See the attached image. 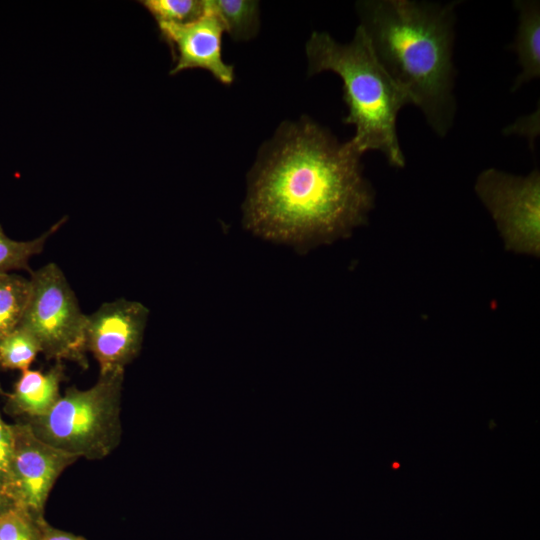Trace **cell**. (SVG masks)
<instances>
[{
  "label": "cell",
  "instance_id": "obj_1",
  "mask_svg": "<svg viewBox=\"0 0 540 540\" xmlns=\"http://www.w3.org/2000/svg\"><path fill=\"white\" fill-rule=\"evenodd\" d=\"M361 156L350 140L339 142L308 117L282 124L251 171L246 226L296 244L347 234L373 206Z\"/></svg>",
  "mask_w": 540,
  "mask_h": 540
},
{
  "label": "cell",
  "instance_id": "obj_2",
  "mask_svg": "<svg viewBox=\"0 0 540 540\" xmlns=\"http://www.w3.org/2000/svg\"><path fill=\"white\" fill-rule=\"evenodd\" d=\"M456 5L412 0L356 4L359 26L379 62L439 137L449 132L456 113Z\"/></svg>",
  "mask_w": 540,
  "mask_h": 540
},
{
  "label": "cell",
  "instance_id": "obj_3",
  "mask_svg": "<svg viewBox=\"0 0 540 540\" xmlns=\"http://www.w3.org/2000/svg\"><path fill=\"white\" fill-rule=\"evenodd\" d=\"M308 74L332 71L343 82L348 114L353 125L351 143L362 155L379 151L397 168L405 165L396 122L399 111L411 100L376 57L363 29L356 28L349 43H339L326 32H313L306 43Z\"/></svg>",
  "mask_w": 540,
  "mask_h": 540
},
{
  "label": "cell",
  "instance_id": "obj_4",
  "mask_svg": "<svg viewBox=\"0 0 540 540\" xmlns=\"http://www.w3.org/2000/svg\"><path fill=\"white\" fill-rule=\"evenodd\" d=\"M124 373L99 374L86 389L69 387L47 414L23 422L40 439L78 459H104L122 439Z\"/></svg>",
  "mask_w": 540,
  "mask_h": 540
},
{
  "label": "cell",
  "instance_id": "obj_5",
  "mask_svg": "<svg viewBox=\"0 0 540 540\" xmlns=\"http://www.w3.org/2000/svg\"><path fill=\"white\" fill-rule=\"evenodd\" d=\"M29 279L30 295L20 326L36 338L47 359L87 368L86 314L64 272L49 262L32 270Z\"/></svg>",
  "mask_w": 540,
  "mask_h": 540
},
{
  "label": "cell",
  "instance_id": "obj_6",
  "mask_svg": "<svg viewBox=\"0 0 540 540\" xmlns=\"http://www.w3.org/2000/svg\"><path fill=\"white\" fill-rule=\"evenodd\" d=\"M475 191L492 215L506 247L518 253L539 255L540 173L515 176L495 168L482 171Z\"/></svg>",
  "mask_w": 540,
  "mask_h": 540
},
{
  "label": "cell",
  "instance_id": "obj_7",
  "mask_svg": "<svg viewBox=\"0 0 540 540\" xmlns=\"http://www.w3.org/2000/svg\"><path fill=\"white\" fill-rule=\"evenodd\" d=\"M13 430L14 451L7 495L13 504L42 518L56 481L78 458L40 439L26 422L14 423Z\"/></svg>",
  "mask_w": 540,
  "mask_h": 540
},
{
  "label": "cell",
  "instance_id": "obj_8",
  "mask_svg": "<svg viewBox=\"0 0 540 540\" xmlns=\"http://www.w3.org/2000/svg\"><path fill=\"white\" fill-rule=\"evenodd\" d=\"M149 310L125 298L104 302L86 315L87 353L96 360L99 374L125 371L139 354Z\"/></svg>",
  "mask_w": 540,
  "mask_h": 540
},
{
  "label": "cell",
  "instance_id": "obj_9",
  "mask_svg": "<svg viewBox=\"0 0 540 540\" xmlns=\"http://www.w3.org/2000/svg\"><path fill=\"white\" fill-rule=\"evenodd\" d=\"M158 27L173 54L171 75L187 69H203L224 85L233 82V66L224 62L222 57L225 29L208 0L206 12L197 20L180 25L158 24Z\"/></svg>",
  "mask_w": 540,
  "mask_h": 540
},
{
  "label": "cell",
  "instance_id": "obj_10",
  "mask_svg": "<svg viewBox=\"0 0 540 540\" xmlns=\"http://www.w3.org/2000/svg\"><path fill=\"white\" fill-rule=\"evenodd\" d=\"M65 380L63 362L54 361L47 370L27 369L21 372L8 394L6 411L29 421L47 414L61 396L60 387Z\"/></svg>",
  "mask_w": 540,
  "mask_h": 540
},
{
  "label": "cell",
  "instance_id": "obj_11",
  "mask_svg": "<svg viewBox=\"0 0 540 540\" xmlns=\"http://www.w3.org/2000/svg\"><path fill=\"white\" fill-rule=\"evenodd\" d=\"M519 14L512 49L518 56L521 72L512 91L540 76V4L536 0L515 1Z\"/></svg>",
  "mask_w": 540,
  "mask_h": 540
},
{
  "label": "cell",
  "instance_id": "obj_12",
  "mask_svg": "<svg viewBox=\"0 0 540 540\" xmlns=\"http://www.w3.org/2000/svg\"><path fill=\"white\" fill-rule=\"evenodd\" d=\"M225 32L234 40H248L259 29V4L252 0H208Z\"/></svg>",
  "mask_w": 540,
  "mask_h": 540
},
{
  "label": "cell",
  "instance_id": "obj_13",
  "mask_svg": "<svg viewBox=\"0 0 540 540\" xmlns=\"http://www.w3.org/2000/svg\"><path fill=\"white\" fill-rule=\"evenodd\" d=\"M66 219L62 218L40 236L27 241L10 238L0 225V275L15 270L31 273L30 259L44 250L48 239L61 228Z\"/></svg>",
  "mask_w": 540,
  "mask_h": 540
},
{
  "label": "cell",
  "instance_id": "obj_14",
  "mask_svg": "<svg viewBox=\"0 0 540 540\" xmlns=\"http://www.w3.org/2000/svg\"><path fill=\"white\" fill-rule=\"evenodd\" d=\"M29 295V277L15 273L0 275V338L20 325Z\"/></svg>",
  "mask_w": 540,
  "mask_h": 540
},
{
  "label": "cell",
  "instance_id": "obj_15",
  "mask_svg": "<svg viewBox=\"0 0 540 540\" xmlns=\"http://www.w3.org/2000/svg\"><path fill=\"white\" fill-rule=\"evenodd\" d=\"M40 353L36 338L20 325L0 338L1 369L27 370Z\"/></svg>",
  "mask_w": 540,
  "mask_h": 540
},
{
  "label": "cell",
  "instance_id": "obj_16",
  "mask_svg": "<svg viewBox=\"0 0 540 540\" xmlns=\"http://www.w3.org/2000/svg\"><path fill=\"white\" fill-rule=\"evenodd\" d=\"M140 3L158 24L190 23L207 10V0H143Z\"/></svg>",
  "mask_w": 540,
  "mask_h": 540
},
{
  "label": "cell",
  "instance_id": "obj_17",
  "mask_svg": "<svg viewBox=\"0 0 540 540\" xmlns=\"http://www.w3.org/2000/svg\"><path fill=\"white\" fill-rule=\"evenodd\" d=\"M27 510L12 504L0 514V540H41L40 521Z\"/></svg>",
  "mask_w": 540,
  "mask_h": 540
},
{
  "label": "cell",
  "instance_id": "obj_18",
  "mask_svg": "<svg viewBox=\"0 0 540 540\" xmlns=\"http://www.w3.org/2000/svg\"><path fill=\"white\" fill-rule=\"evenodd\" d=\"M13 451V424H8L7 422H5L0 414V489L6 495L10 482Z\"/></svg>",
  "mask_w": 540,
  "mask_h": 540
},
{
  "label": "cell",
  "instance_id": "obj_19",
  "mask_svg": "<svg viewBox=\"0 0 540 540\" xmlns=\"http://www.w3.org/2000/svg\"><path fill=\"white\" fill-rule=\"evenodd\" d=\"M539 110L529 116L519 118L513 125L507 127L505 130L509 133H517L528 137L533 142L536 134H538L539 127Z\"/></svg>",
  "mask_w": 540,
  "mask_h": 540
},
{
  "label": "cell",
  "instance_id": "obj_20",
  "mask_svg": "<svg viewBox=\"0 0 540 540\" xmlns=\"http://www.w3.org/2000/svg\"><path fill=\"white\" fill-rule=\"evenodd\" d=\"M41 540H86L84 537L58 529L50 525L45 518L40 521Z\"/></svg>",
  "mask_w": 540,
  "mask_h": 540
},
{
  "label": "cell",
  "instance_id": "obj_21",
  "mask_svg": "<svg viewBox=\"0 0 540 540\" xmlns=\"http://www.w3.org/2000/svg\"><path fill=\"white\" fill-rule=\"evenodd\" d=\"M12 504L11 499L0 489V514Z\"/></svg>",
  "mask_w": 540,
  "mask_h": 540
}]
</instances>
